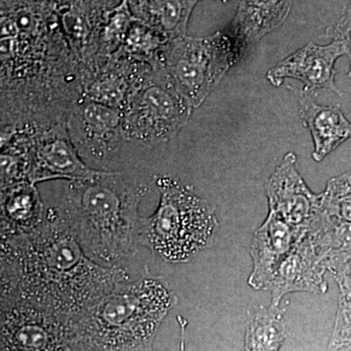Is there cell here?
Listing matches in <instances>:
<instances>
[{"label": "cell", "instance_id": "obj_1", "mask_svg": "<svg viewBox=\"0 0 351 351\" xmlns=\"http://www.w3.org/2000/svg\"><path fill=\"white\" fill-rule=\"evenodd\" d=\"M127 281L126 269L88 257L56 208L34 232L1 240V301L29 302L68 323Z\"/></svg>", "mask_w": 351, "mask_h": 351}, {"label": "cell", "instance_id": "obj_2", "mask_svg": "<svg viewBox=\"0 0 351 351\" xmlns=\"http://www.w3.org/2000/svg\"><path fill=\"white\" fill-rule=\"evenodd\" d=\"M147 191L145 184L104 170L93 179L68 182L56 209L88 257L112 267L140 246L138 208Z\"/></svg>", "mask_w": 351, "mask_h": 351}, {"label": "cell", "instance_id": "obj_3", "mask_svg": "<svg viewBox=\"0 0 351 351\" xmlns=\"http://www.w3.org/2000/svg\"><path fill=\"white\" fill-rule=\"evenodd\" d=\"M177 302L159 278L120 284L69 323L73 351H152Z\"/></svg>", "mask_w": 351, "mask_h": 351}, {"label": "cell", "instance_id": "obj_4", "mask_svg": "<svg viewBox=\"0 0 351 351\" xmlns=\"http://www.w3.org/2000/svg\"><path fill=\"white\" fill-rule=\"evenodd\" d=\"M160 200L156 212L141 219L138 243L168 263H186L206 248L219 228L215 209L191 186L157 176Z\"/></svg>", "mask_w": 351, "mask_h": 351}, {"label": "cell", "instance_id": "obj_5", "mask_svg": "<svg viewBox=\"0 0 351 351\" xmlns=\"http://www.w3.org/2000/svg\"><path fill=\"white\" fill-rule=\"evenodd\" d=\"M193 110L159 62L129 92L122 110L124 140L144 145L169 142L186 125Z\"/></svg>", "mask_w": 351, "mask_h": 351}, {"label": "cell", "instance_id": "obj_6", "mask_svg": "<svg viewBox=\"0 0 351 351\" xmlns=\"http://www.w3.org/2000/svg\"><path fill=\"white\" fill-rule=\"evenodd\" d=\"M159 62L180 92L197 108L240 62L232 38L219 32L204 38L184 36L164 44Z\"/></svg>", "mask_w": 351, "mask_h": 351}, {"label": "cell", "instance_id": "obj_7", "mask_svg": "<svg viewBox=\"0 0 351 351\" xmlns=\"http://www.w3.org/2000/svg\"><path fill=\"white\" fill-rule=\"evenodd\" d=\"M0 351H73L69 323L29 302L1 301Z\"/></svg>", "mask_w": 351, "mask_h": 351}, {"label": "cell", "instance_id": "obj_8", "mask_svg": "<svg viewBox=\"0 0 351 351\" xmlns=\"http://www.w3.org/2000/svg\"><path fill=\"white\" fill-rule=\"evenodd\" d=\"M69 135L84 160L108 162L124 140L122 110L86 98L69 113Z\"/></svg>", "mask_w": 351, "mask_h": 351}, {"label": "cell", "instance_id": "obj_9", "mask_svg": "<svg viewBox=\"0 0 351 351\" xmlns=\"http://www.w3.org/2000/svg\"><path fill=\"white\" fill-rule=\"evenodd\" d=\"M269 211L291 226L309 230L321 215L322 195L306 186L297 168V157L289 152L265 184Z\"/></svg>", "mask_w": 351, "mask_h": 351}, {"label": "cell", "instance_id": "obj_10", "mask_svg": "<svg viewBox=\"0 0 351 351\" xmlns=\"http://www.w3.org/2000/svg\"><path fill=\"white\" fill-rule=\"evenodd\" d=\"M104 170L88 166L60 124L32 138L29 181L34 184L50 180L82 181L93 179Z\"/></svg>", "mask_w": 351, "mask_h": 351}, {"label": "cell", "instance_id": "obj_11", "mask_svg": "<svg viewBox=\"0 0 351 351\" xmlns=\"http://www.w3.org/2000/svg\"><path fill=\"white\" fill-rule=\"evenodd\" d=\"M346 56L345 44L332 40L327 45L308 43L290 56L279 62L267 71V80L274 87H280L287 78L299 80L302 91L315 93L319 89H329L341 95L336 84L335 64L339 58Z\"/></svg>", "mask_w": 351, "mask_h": 351}, {"label": "cell", "instance_id": "obj_12", "mask_svg": "<svg viewBox=\"0 0 351 351\" xmlns=\"http://www.w3.org/2000/svg\"><path fill=\"white\" fill-rule=\"evenodd\" d=\"M327 256L307 232L279 265L265 291L271 293L272 306H279L286 295L295 292L324 294Z\"/></svg>", "mask_w": 351, "mask_h": 351}, {"label": "cell", "instance_id": "obj_13", "mask_svg": "<svg viewBox=\"0 0 351 351\" xmlns=\"http://www.w3.org/2000/svg\"><path fill=\"white\" fill-rule=\"evenodd\" d=\"M308 230L291 226L269 211L262 226L254 233L250 255L253 269L248 284L254 290L265 291L279 265Z\"/></svg>", "mask_w": 351, "mask_h": 351}, {"label": "cell", "instance_id": "obj_14", "mask_svg": "<svg viewBox=\"0 0 351 351\" xmlns=\"http://www.w3.org/2000/svg\"><path fill=\"white\" fill-rule=\"evenodd\" d=\"M293 0H241L226 29L240 61L249 50L287 19Z\"/></svg>", "mask_w": 351, "mask_h": 351}, {"label": "cell", "instance_id": "obj_15", "mask_svg": "<svg viewBox=\"0 0 351 351\" xmlns=\"http://www.w3.org/2000/svg\"><path fill=\"white\" fill-rule=\"evenodd\" d=\"M298 100L300 117L313 138V158L320 162L351 138V122L339 106L320 105L311 94L301 91Z\"/></svg>", "mask_w": 351, "mask_h": 351}, {"label": "cell", "instance_id": "obj_16", "mask_svg": "<svg viewBox=\"0 0 351 351\" xmlns=\"http://www.w3.org/2000/svg\"><path fill=\"white\" fill-rule=\"evenodd\" d=\"M45 216L36 184L25 181L1 189V240L34 232Z\"/></svg>", "mask_w": 351, "mask_h": 351}, {"label": "cell", "instance_id": "obj_17", "mask_svg": "<svg viewBox=\"0 0 351 351\" xmlns=\"http://www.w3.org/2000/svg\"><path fill=\"white\" fill-rule=\"evenodd\" d=\"M201 0H128L136 19L168 41L186 36L191 13Z\"/></svg>", "mask_w": 351, "mask_h": 351}, {"label": "cell", "instance_id": "obj_18", "mask_svg": "<svg viewBox=\"0 0 351 351\" xmlns=\"http://www.w3.org/2000/svg\"><path fill=\"white\" fill-rule=\"evenodd\" d=\"M285 309L279 306H256L247 313L245 351H279L287 339Z\"/></svg>", "mask_w": 351, "mask_h": 351}, {"label": "cell", "instance_id": "obj_19", "mask_svg": "<svg viewBox=\"0 0 351 351\" xmlns=\"http://www.w3.org/2000/svg\"><path fill=\"white\" fill-rule=\"evenodd\" d=\"M166 43L167 39L159 32L138 21L131 25L121 46L122 53L154 66L159 64V52Z\"/></svg>", "mask_w": 351, "mask_h": 351}, {"label": "cell", "instance_id": "obj_20", "mask_svg": "<svg viewBox=\"0 0 351 351\" xmlns=\"http://www.w3.org/2000/svg\"><path fill=\"white\" fill-rule=\"evenodd\" d=\"M327 351H351V294L339 291L338 311Z\"/></svg>", "mask_w": 351, "mask_h": 351}, {"label": "cell", "instance_id": "obj_21", "mask_svg": "<svg viewBox=\"0 0 351 351\" xmlns=\"http://www.w3.org/2000/svg\"><path fill=\"white\" fill-rule=\"evenodd\" d=\"M132 25L133 17L130 13V6L128 0H123L119 8L115 9L106 27V43L110 46V50L122 46Z\"/></svg>", "mask_w": 351, "mask_h": 351}, {"label": "cell", "instance_id": "obj_22", "mask_svg": "<svg viewBox=\"0 0 351 351\" xmlns=\"http://www.w3.org/2000/svg\"><path fill=\"white\" fill-rule=\"evenodd\" d=\"M325 38L332 40L341 41L345 44L346 56L350 59V69L348 75H351V0L343 8L341 17L336 24L328 27L324 34Z\"/></svg>", "mask_w": 351, "mask_h": 351}, {"label": "cell", "instance_id": "obj_23", "mask_svg": "<svg viewBox=\"0 0 351 351\" xmlns=\"http://www.w3.org/2000/svg\"><path fill=\"white\" fill-rule=\"evenodd\" d=\"M336 280L339 284V291H345L351 294V276L336 277Z\"/></svg>", "mask_w": 351, "mask_h": 351}, {"label": "cell", "instance_id": "obj_24", "mask_svg": "<svg viewBox=\"0 0 351 351\" xmlns=\"http://www.w3.org/2000/svg\"><path fill=\"white\" fill-rule=\"evenodd\" d=\"M343 182H345L346 188L351 191V170L348 171L345 174L339 176Z\"/></svg>", "mask_w": 351, "mask_h": 351}, {"label": "cell", "instance_id": "obj_25", "mask_svg": "<svg viewBox=\"0 0 351 351\" xmlns=\"http://www.w3.org/2000/svg\"><path fill=\"white\" fill-rule=\"evenodd\" d=\"M219 1L223 2V3H225V2H228V0H219Z\"/></svg>", "mask_w": 351, "mask_h": 351}]
</instances>
